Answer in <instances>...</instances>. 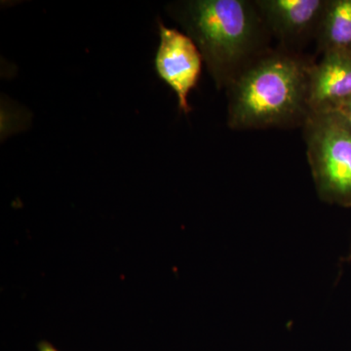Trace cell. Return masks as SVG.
<instances>
[{"mask_svg": "<svg viewBox=\"0 0 351 351\" xmlns=\"http://www.w3.org/2000/svg\"><path fill=\"white\" fill-rule=\"evenodd\" d=\"M315 43L319 54L351 52V0H328Z\"/></svg>", "mask_w": 351, "mask_h": 351, "instance_id": "obj_7", "label": "cell"}, {"mask_svg": "<svg viewBox=\"0 0 351 351\" xmlns=\"http://www.w3.org/2000/svg\"><path fill=\"white\" fill-rule=\"evenodd\" d=\"M157 24L160 36L154 61L157 75L177 95L180 110L189 114V95L199 82L202 55L189 36L166 27L161 21Z\"/></svg>", "mask_w": 351, "mask_h": 351, "instance_id": "obj_4", "label": "cell"}, {"mask_svg": "<svg viewBox=\"0 0 351 351\" xmlns=\"http://www.w3.org/2000/svg\"><path fill=\"white\" fill-rule=\"evenodd\" d=\"M351 97V52L323 55L309 73L311 112L336 110Z\"/></svg>", "mask_w": 351, "mask_h": 351, "instance_id": "obj_6", "label": "cell"}, {"mask_svg": "<svg viewBox=\"0 0 351 351\" xmlns=\"http://www.w3.org/2000/svg\"><path fill=\"white\" fill-rule=\"evenodd\" d=\"M38 351H59L52 343L46 341H41L38 345Z\"/></svg>", "mask_w": 351, "mask_h": 351, "instance_id": "obj_9", "label": "cell"}, {"mask_svg": "<svg viewBox=\"0 0 351 351\" xmlns=\"http://www.w3.org/2000/svg\"><path fill=\"white\" fill-rule=\"evenodd\" d=\"M313 59L277 46L256 60L226 89L232 130L304 126L309 113Z\"/></svg>", "mask_w": 351, "mask_h": 351, "instance_id": "obj_2", "label": "cell"}, {"mask_svg": "<svg viewBox=\"0 0 351 351\" xmlns=\"http://www.w3.org/2000/svg\"><path fill=\"white\" fill-rule=\"evenodd\" d=\"M255 3L278 46L302 53L315 40L328 0H256Z\"/></svg>", "mask_w": 351, "mask_h": 351, "instance_id": "obj_5", "label": "cell"}, {"mask_svg": "<svg viewBox=\"0 0 351 351\" xmlns=\"http://www.w3.org/2000/svg\"><path fill=\"white\" fill-rule=\"evenodd\" d=\"M166 11L195 41L219 90L228 89L272 48L255 1L182 0L171 2Z\"/></svg>", "mask_w": 351, "mask_h": 351, "instance_id": "obj_1", "label": "cell"}, {"mask_svg": "<svg viewBox=\"0 0 351 351\" xmlns=\"http://www.w3.org/2000/svg\"><path fill=\"white\" fill-rule=\"evenodd\" d=\"M302 135L321 200L351 207V128L337 110L309 113Z\"/></svg>", "mask_w": 351, "mask_h": 351, "instance_id": "obj_3", "label": "cell"}, {"mask_svg": "<svg viewBox=\"0 0 351 351\" xmlns=\"http://www.w3.org/2000/svg\"><path fill=\"white\" fill-rule=\"evenodd\" d=\"M336 110L343 115V119H346V121L348 122V125L351 128V97L348 100L343 101L341 105H339Z\"/></svg>", "mask_w": 351, "mask_h": 351, "instance_id": "obj_8", "label": "cell"}]
</instances>
